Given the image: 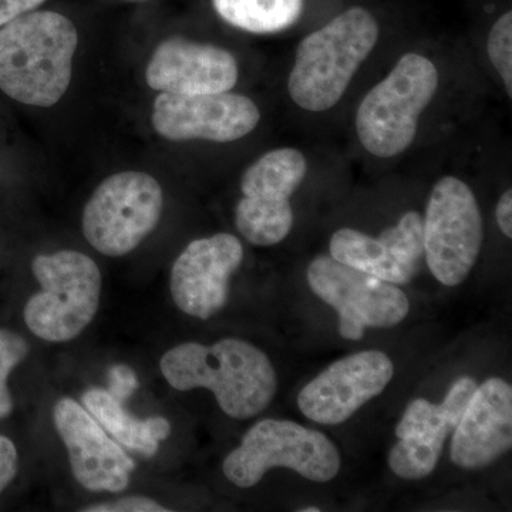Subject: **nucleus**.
I'll list each match as a JSON object with an SVG mask.
<instances>
[{
    "instance_id": "nucleus-20",
    "label": "nucleus",
    "mask_w": 512,
    "mask_h": 512,
    "mask_svg": "<svg viewBox=\"0 0 512 512\" xmlns=\"http://www.w3.org/2000/svg\"><path fill=\"white\" fill-rule=\"evenodd\" d=\"M215 12L232 28L274 35L302 18L305 0H212Z\"/></svg>"
},
{
    "instance_id": "nucleus-9",
    "label": "nucleus",
    "mask_w": 512,
    "mask_h": 512,
    "mask_svg": "<svg viewBox=\"0 0 512 512\" xmlns=\"http://www.w3.org/2000/svg\"><path fill=\"white\" fill-rule=\"evenodd\" d=\"M306 174L308 160L293 147L268 151L244 171L235 225L249 244L274 247L288 238L295 221L291 200Z\"/></svg>"
},
{
    "instance_id": "nucleus-22",
    "label": "nucleus",
    "mask_w": 512,
    "mask_h": 512,
    "mask_svg": "<svg viewBox=\"0 0 512 512\" xmlns=\"http://www.w3.org/2000/svg\"><path fill=\"white\" fill-rule=\"evenodd\" d=\"M28 340L9 329H0V420L13 412V399L8 380L16 369L28 357Z\"/></svg>"
},
{
    "instance_id": "nucleus-8",
    "label": "nucleus",
    "mask_w": 512,
    "mask_h": 512,
    "mask_svg": "<svg viewBox=\"0 0 512 512\" xmlns=\"http://www.w3.org/2000/svg\"><path fill=\"white\" fill-rule=\"evenodd\" d=\"M163 208V188L150 174L124 171L111 175L84 207V238L100 254L128 255L157 228Z\"/></svg>"
},
{
    "instance_id": "nucleus-14",
    "label": "nucleus",
    "mask_w": 512,
    "mask_h": 512,
    "mask_svg": "<svg viewBox=\"0 0 512 512\" xmlns=\"http://www.w3.org/2000/svg\"><path fill=\"white\" fill-rule=\"evenodd\" d=\"M242 262L244 247L235 235L221 232L190 242L171 268L175 306L195 319L218 315L227 305L231 278Z\"/></svg>"
},
{
    "instance_id": "nucleus-13",
    "label": "nucleus",
    "mask_w": 512,
    "mask_h": 512,
    "mask_svg": "<svg viewBox=\"0 0 512 512\" xmlns=\"http://www.w3.org/2000/svg\"><path fill=\"white\" fill-rule=\"evenodd\" d=\"M476 389L473 377H460L448 390L443 403L416 399L406 407L396 426L399 441L389 453V467L394 476L417 481L436 470L444 443L456 429Z\"/></svg>"
},
{
    "instance_id": "nucleus-27",
    "label": "nucleus",
    "mask_w": 512,
    "mask_h": 512,
    "mask_svg": "<svg viewBox=\"0 0 512 512\" xmlns=\"http://www.w3.org/2000/svg\"><path fill=\"white\" fill-rule=\"evenodd\" d=\"M498 228L503 232L504 237L512 238V190L508 188L503 192L495 207Z\"/></svg>"
},
{
    "instance_id": "nucleus-5",
    "label": "nucleus",
    "mask_w": 512,
    "mask_h": 512,
    "mask_svg": "<svg viewBox=\"0 0 512 512\" xmlns=\"http://www.w3.org/2000/svg\"><path fill=\"white\" fill-rule=\"evenodd\" d=\"M40 292L26 302L23 319L36 338L64 343L82 335L99 312L103 276L82 252L40 254L32 262Z\"/></svg>"
},
{
    "instance_id": "nucleus-29",
    "label": "nucleus",
    "mask_w": 512,
    "mask_h": 512,
    "mask_svg": "<svg viewBox=\"0 0 512 512\" xmlns=\"http://www.w3.org/2000/svg\"><path fill=\"white\" fill-rule=\"evenodd\" d=\"M133 2H138V0H133Z\"/></svg>"
},
{
    "instance_id": "nucleus-1",
    "label": "nucleus",
    "mask_w": 512,
    "mask_h": 512,
    "mask_svg": "<svg viewBox=\"0 0 512 512\" xmlns=\"http://www.w3.org/2000/svg\"><path fill=\"white\" fill-rule=\"evenodd\" d=\"M164 379L178 392L208 389L232 419H252L268 409L278 393V375L264 350L244 339L225 338L202 345L185 342L160 360Z\"/></svg>"
},
{
    "instance_id": "nucleus-23",
    "label": "nucleus",
    "mask_w": 512,
    "mask_h": 512,
    "mask_svg": "<svg viewBox=\"0 0 512 512\" xmlns=\"http://www.w3.org/2000/svg\"><path fill=\"white\" fill-rule=\"evenodd\" d=\"M83 512H167L163 504L146 495H127L117 500L87 505Z\"/></svg>"
},
{
    "instance_id": "nucleus-10",
    "label": "nucleus",
    "mask_w": 512,
    "mask_h": 512,
    "mask_svg": "<svg viewBox=\"0 0 512 512\" xmlns=\"http://www.w3.org/2000/svg\"><path fill=\"white\" fill-rule=\"evenodd\" d=\"M312 292L339 316V333L360 340L367 328H393L407 318L410 302L397 285L319 255L306 271Z\"/></svg>"
},
{
    "instance_id": "nucleus-16",
    "label": "nucleus",
    "mask_w": 512,
    "mask_h": 512,
    "mask_svg": "<svg viewBox=\"0 0 512 512\" xmlns=\"http://www.w3.org/2000/svg\"><path fill=\"white\" fill-rule=\"evenodd\" d=\"M329 255L390 284H409L424 261L423 215L407 211L379 237L340 228L330 238Z\"/></svg>"
},
{
    "instance_id": "nucleus-3",
    "label": "nucleus",
    "mask_w": 512,
    "mask_h": 512,
    "mask_svg": "<svg viewBox=\"0 0 512 512\" xmlns=\"http://www.w3.org/2000/svg\"><path fill=\"white\" fill-rule=\"evenodd\" d=\"M79 45L62 13L32 10L0 28V90L28 106H55L72 80Z\"/></svg>"
},
{
    "instance_id": "nucleus-19",
    "label": "nucleus",
    "mask_w": 512,
    "mask_h": 512,
    "mask_svg": "<svg viewBox=\"0 0 512 512\" xmlns=\"http://www.w3.org/2000/svg\"><path fill=\"white\" fill-rule=\"evenodd\" d=\"M83 406L113 439L119 441L120 446L144 457L156 456L161 441L170 437V421L160 416L136 419L107 389L93 387L86 390L83 393Z\"/></svg>"
},
{
    "instance_id": "nucleus-21",
    "label": "nucleus",
    "mask_w": 512,
    "mask_h": 512,
    "mask_svg": "<svg viewBox=\"0 0 512 512\" xmlns=\"http://www.w3.org/2000/svg\"><path fill=\"white\" fill-rule=\"evenodd\" d=\"M487 55L491 66L504 84L508 99H512V12L500 16L487 37Z\"/></svg>"
},
{
    "instance_id": "nucleus-6",
    "label": "nucleus",
    "mask_w": 512,
    "mask_h": 512,
    "mask_svg": "<svg viewBox=\"0 0 512 512\" xmlns=\"http://www.w3.org/2000/svg\"><path fill=\"white\" fill-rule=\"evenodd\" d=\"M276 467L289 468L313 483H329L339 474L340 454L318 430L291 420L264 419L225 457L222 473L235 487L251 488Z\"/></svg>"
},
{
    "instance_id": "nucleus-4",
    "label": "nucleus",
    "mask_w": 512,
    "mask_h": 512,
    "mask_svg": "<svg viewBox=\"0 0 512 512\" xmlns=\"http://www.w3.org/2000/svg\"><path fill=\"white\" fill-rule=\"evenodd\" d=\"M439 89L440 70L431 57L420 52L400 56L357 106L355 131L363 150L377 160L407 153Z\"/></svg>"
},
{
    "instance_id": "nucleus-18",
    "label": "nucleus",
    "mask_w": 512,
    "mask_h": 512,
    "mask_svg": "<svg viewBox=\"0 0 512 512\" xmlns=\"http://www.w3.org/2000/svg\"><path fill=\"white\" fill-rule=\"evenodd\" d=\"M451 461L463 470L494 464L512 447V387L493 377L477 386L453 431Z\"/></svg>"
},
{
    "instance_id": "nucleus-26",
    "label": "nucleus",
    "mask_w": 512,
    "mask_h": 512,
    "mask_svg": "<svg viewBox=\"0 0 512 512\" xmlns=\"http://www.w3.org/2000/svg\"><path fill=\"white\" fill-rule=\"evenodd\" d=\"M46 0H0V28L13 19L39 8Z\"/></svg>"
},
{
    "instance_id": "nucleus-17",
    "label": "nucleus",
    "mask_w": 512,
    "mask_h": 512,
    "mask_svg": "<svg viewBox=\"0 0 512 512\" xmlns=\"http://www.w3.org/2000/svg\"><path fill=\"white\" fill-rule=\"evenodd\" d=\"M238 79V62L231 52L184 37L160 43L146 70L151 89L183 96L231 92Z\"/></svg>"
},
{
    "instance_id": "nucleus-25",
    "label": "nucleus",
    "mask_w": 512,
    "mask_h": 512,
    "mask_svg": "<svg viewBox=\"0 0 512 512\" xmlns=\"http://www.w3.org/2000/svg\"><path fill=\"white\" fill-rule=\"evenodd\" d=\"M19 454L15 443L6 436H0V494L18 476Z\"/></svg>"
},
{
    "instance_id": "nucleus-7",
    "label": "nucleus",
    "mask_w": 512,
    "mask_h": 512,
    "mask_svg": "<svg viewBox=\"0 0 512 512\" xmlns=\"http://www.w3.org/2000/svg\"><path fill=\"white\" fill-rule=\"evenodd\" d=\"M484 220L470 185L454 175L434 184L423 217L424 261L444 286L463 284L477 264Z\"/></svg>"
},
{
    "instance_id": "nucleus-28",
    "label": "nucleus",
    "mask_w": 512,
    "mask_h": 512,
    "mask_svg": "<svg viewBox=\"0 0 512 512\" xmlns=\"http://www.w3.org/2000/svg\"><path fill=\"white\" fill-rule=\"evenodd\" d=\"M301 512H319L320 511V508L318 507H305V508H301V510H299Z\"/></svg>"
},
{
    "instance_id": "nucleus-12",
    "label": "nucleus",
    "mask_w": 512,
    "mask_h": 512,
    "mask_svg": "<svg viewBox=\"0 0 512 512\" xmlns=\"http://www.w3.org/2000/svg\"><path fill=\"white\" fill-rule=\"evenodd\" d=\"M394 376L392 359L380 350H363L326 367L301 390L303 416L323 426H338L384 392Z\"/></svg>"
},
{
    "instance_id": "nucleus-11",
    "label": "nucleus",
    "mask_w": 512,
    "mask_h": 512,
    "mask_svg": "<svg viewBox=\"0 0 512 512\" xmlns=\"http://www.w3.org/2000/svg\"><path fill=\"white\" fill-rule=\"evenodd\" d=\"M154 130L170 141L232 143L249 136L261 121V110L244 94L161 93L154 101Z\"/></svg>"
},
{
    "instance_id": "nucleus-2",
    "label": "nucleus",
    "mask_w": 512,
    "mask_h": 512,
    "mask_svg": "<svg viewBox=\"0 0 512 512\" xmlns=\"http://www.w3.org/2000/svg\"><path fill=\"white\" fill-rule=\"evenodd\" d=\"M379 40L380 23L372 10H343L299 42L286 83L289 99L306 113L335 109Z\"/></svg>"
},
{
    "instance_id": "nucleus-15",
    "label": "nucleus",
    "mask_w": 512,
    "mask_h": 512,
    "mask_svg": "<svg viewBox=\"0 0 512 512\" xmlns=\"http://www.w3.org/2000/svg\"><path fill=\"white\" fill-rule=\"evenodd\" d=\"M53 423L77 483L92 493L127 490L136 463L82 404L62 397L53 407Z\"/></svg>"
},
{
    "instance_id": "nucleus-24",
    "label": "nucleus",
    "mask_w": 512,
    "mask_h": 512,
    "mask_svg": "<svg viewBox=\"0 0 512 512\" xmlns=\"http://www.w3.org/2000/svg\"><path fill=\"white\" fill-rule=\"evenodd\" d=\"M138 387V379L134 370L126 365H117L109 370V389L107 392L123 403Z\"/></svg>"
}]
</instances>
